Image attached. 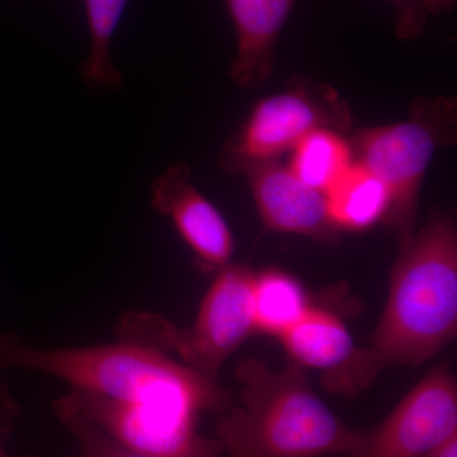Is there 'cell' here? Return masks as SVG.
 <instances>
[{"label": "cell", "mask_w": 457, "mask_h": 457, "mask_svg": "<svg viewBox=\"0 0 457 457\" xmlns=\"http://www.w3.org/2000/svg\"><path fill=\"white\" fill-rule=\"evenodd\" d=\"M55 376L95 400L123 426L158 449L192 456L209 449L198 431L204 413L231 404L218 381L152 348L134 343L40 350L17 336L0 338V370Z\"/></svg>", "instance_id": "cell-1"}, {"label": "cell", "mask_w": 457, "mask_h": 457, "mask_svg": "<svg viewBox=\"0 0 457 457\" xmlns=\"http://www.w3.org/2000/svg\"><path fill=\"white\" fill-rule=\"evenodd\" d=\"M392 270L389 297L369 347L356 348L345 365L327 372L329 392L353 396L393 366H420L456 336L457 230L435 213L403 243Z\"/></svg>", "instance_id": "cell-2"}, {"label": "cell", "mask_w": 457, "mask_h": 457, "mask_svg": "<svg viewBox=\"0 0 457 457\" xmlns=\"http://www.w3.org/2000/svg\"><path fill=\"white\" fill-rule=\"evenodd\" d=\"M239 404L218 413L216 441L230 457H357L362 432L319 398L300 366L273 371L245 359L237 369Z\"/></svg>", "instance_id": "cell-3"}, {"label": "cell", "mask_w": 457, "mask_h": 457, "mask_svg": "<svg viewBox=\"0 0 457 457\" xmlns=\"http://www.w3.org/2000/svg\"><path fill=\"white\" fill-rule=\"evenodd\" d=\"M254 272L243 264L222 267L204 294L194 326L179 329L153 312H128L114 332L120 342L134 343L162 353L218 381L225 361L254 335L252 284Z\"/></svg>", "instance_id": "cell-4"}, {"label": "cell", "mask_w": 457, "mask_h": 457, "mask_svg": "<svg viewBox=\"0 0 457 457\" xmlns=\"http://www.w3.org/2000/svg\"><path fill=\"white\" fill-rule=\"evenodd\" d=\"M456 101L418 99L405 121L362 129L352 137L354 162L383 180L392 196L385 224L400 245L416 227L418 197L433 155L456 141Z\"/></svg>", "instance_id": "cell-5"}, {"label": "cell", "mask_w": 457, "mask_h": 457, "mask_svg": "<svg viewBox=\"0 0 457 457\" xmlns=\"http://www.w3.org/2000/svg\"><path fill=\"white\" fill-rule=\"evenodd\" d=\"M351 111L330 88L305 84L261 99L219 156L222 170L239 171L249 164L278 161L318 129H350Z\"/></svg>", "instance_id": "cell-6"}, {"label": "cell", "mask_w": 457, "mask_h": 457, "mask_svg": "<svg viewBox=\"0 0 457 457\" xmlns=\"http://www.w3.org/2000/svg\"><path fill=\"white\" fill-rule=\"evenodd\" d=\"M457 433V384L440 365L376 428L362 432L357 457H423Z\"/></svg>", "instance_id": "cell-7"}, {"label": "cell", "mask_w": 457, "mask_h": 457, "mask_svg": "<svg viewBox=\"0 0 457 457\" xmlns=\"http://www.w3.org/2000/svg\"><path fill=\"white\" fill-rule=\"evenodd\" d=\"M152 207L170 219L204 272H218L230 263L236 246L233 233L221 212L192 182L187 163L170 165L153 182Z\"/></svg>", "instance_id": "cell-8"}, {"label": "cell", "mask_w": 457, "mask_h": 457, "mask_svg": "<svg viewBox=\"0 0 457 457\" xmlns=\"http://www.w3.org/2000/svg\"><path fill=\"white\" fill-rule=\"evenodd\" d=\"M237 173L248 179L263 227L278 233L311 237L319 243L339 239L327 212L326 195L303 185L278 161L245 165Z\"/></svg>", "instance_id": "cell-9"}, {"label": "cell", "mask_w": 457, "mask_h": 457, "mask_svg": "<svg viewBox=\"0 0 457 457\" xmlns=\"http://www.w3.org/2000/svg\"><path fill=\"white\" fill-rule=\"evenodd\" d=\"M295 0H227L237 32V56L231 80L243 89L269 82L276 62V46Z\"/></svg>", "instance_id": "cell-10"}, {"label": "cell", "mask_w": 457, "mask_h": 457, "mask_svg": "<svg viewBox=\"0 0 457 457\" xmlns=\"http://www.w3.org/2000/svg\"><path fill=\"white\" fill-rule=\"evenodd\" d=\"M278 339L295 365L326 372L345 365L357 348L341 318L312 305Z\"/></svg>", "instance_id": "cell-11"}, {"label": "cell", "mask_w": 457, "mask_h": 457, "mask_svg": "<svg viewBox=\"0 0 457 457\" xmlns=\"http://www.w3.org/2000/svg\"><path fill=\"white\" fill-rule=\"evenodd\" d=\"M326 200L329 220L339 233L368 230L385 221L392 206L383 180L357 162L328 189Z\"/></svg>", "instance_id": "cell-12"}, {"label": "cell", "mask_w": 457, "mask_h": 457, "mask_svg": "<svg viewBox=\"0 0 457 457\" xmlns=\"http://www.w3.org/2000/svg\"><path fill=\"white\" fill-rule=\"evenodd\" d=\"M311 306L308 291L290 273L276 269L254 273L252 308L255 333L279 338Z\"/></svg>", "instance_id": "cell-13"}, {"label": "cell", "mask_w": 457, "mask_h": 457, "mask_svg": "<svg viewBox=\"0 0 457 457\" xmlns=\"http://www.w3.org/2000/svg\"><path fill=\"white\" fill-rule=\"evenodd\" d=\"M353 163L351 141L341 131L318 129L291 150L287 168L303 185L326 195Z\"/></svg>", "instance_id": "cell-14"}, {"label": "cell", "mask_w": 457, "mask_h": 457, "mask_svg": "<svg viewBox=\"0 0 457 457\" xmlns=\"http://www.w3.org/2000/svg\"><path fill=\"white\" fill-rule=\"evenodd\" d=\"M88 25V56L80 65L84 84L95 90H117L122 77L111 59V42L128 0H83Z\"/></svg>", "instance_id": "cell-15"}, {"label": "cell", "mask_w": 457, "mask_h": 457, "mask_svg": "<svg viewBox=\"0 0 457 457\" xmlns=\"http://www.w3.org/2000/svg\"><path fill=\"white\" fill-rule=\"evenodd\" d=\"M55 411L66 428L77 438L79 446L78 457H153L122 446L79 414L62 409H55Z\"/></svg>", "instance_id": "cell-16"}, {"label": "cell", "mask_w": 457, "mask_h": 457, "mask_svg": "<svg viewBox=\"0 0 457 457\" xmlns=\"http://www.w3.org/2000/svg\"><path fill=\"white\" fill-rule=\"evenodd\" d=\"M396 12L395 35L399 40H414L425 32L429 17L447 13L457 0H389Z\"/></svg>", "instance_id": "cell-17"}, {"label": "cell", "mask_w": 457, "mask_h": 457, "mask_svg": "<svg viewBox=\"0 0 457 457\" xmlns=\"http://www.w3.org/2000/svg\"><path fill=\"white\" fill-rule=\"evenodd\" d=\"M423 457H457V433Z\"/></svg>", "instance_id": "cell-18"}, {"label": "cell", "mask_w": 457, "mask_h": 457, "mask_svg": "<svg viewBox=\"0 0 457 457\" xmlns=\"http://www.w3.org/2000/svg\"><path fill=\"white\" fill-rule=\"evenodd\" d=\"M0 457H9L4 449V440H3V428L0 427Z\"/></svg>", "instance_id": "cell-19"}]
</instances>
